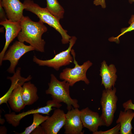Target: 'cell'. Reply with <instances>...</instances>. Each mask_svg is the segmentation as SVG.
Here are the masks:
<instances>
[{"mask_svg":"<svg viewBox=\"0 0 134 134\" xmlns=\"http://www.w3.org/2000/svg\"><path fill=\"white\" fill-rule=\"evenodd\" d=\"M71 54L73 57L75 66L73 68L67 67L64 69L60 74V78L68 82L70 86H72L76 82L80 81H83L86 84H89L90 81L87 77L86 72L92 63L88 61L80 65L75 60V54L73 49H72Z\"/></svg>","mask_w":134,"mask_h":134,"instance_id":"cell-4","label":"cell"},{"mask_svg":"<svg viewBox=\"0 0 134 134\" xmlns=\"http://www.w3.org/2000/svg\"><path fill=\"white\" fill-rule=\"evenodd\" d=\"M48 88L45 91L46 94L51 95L53 100L60 103L63 102L67 105L68 110H71L72 106L78 108L79 105L77 100L72 99L69 94V83L65 80L60 81L53 74L51 75L50 82L48 83Z\"/></svg>","mask_w":134,"mask_h":134,"instance_id":"cell-3","label":"cell"},{"mask_svg":"<svg viewBox=\"0 0 134 134\" xmlns=\"http://www.w3.org/2000/svg\"><path fill=\"white\" fill-rule=\"evenodd\" d=\"M116 89H108L103 90L100 100L102 107L100 116L105 124L108 127L112 124L114 114L117 109L118 98L116 94Z\"/></svg>","mask_w":134,"mask_h":134,"instance_id":"cell-5","label":"cell"},{"mask_svg":"<svg viewBox=\"0 0 134 134\" xmlns=\"http://www.w3.org/2000/svg\"><path fill=\"white\" fill-rule=\"evenodd\" d=\"M62 105L60 103L52 100L47 101L45 106L38 107L36 109H32L26 112L16 114L13 112L5 114L4 116L7 122L12 126L16 127L18 126L20 120L23 118L28 115L36 113H41L47 115H49V113L53 109L52 107L60 108Z\"/></svg>","mask_w":134,"mask_h":134,"instance_id":"cell-8","label":"cell"},{"mask_svg":"<svg viewBox=\"0 0 134 134\" xmlns=\"http://www.w3.org/2000/svg\"><path fill=\"white\" fill-rule=\"evenodd\" d=\"M120 125L118 124L112 128L105 131H98L93 133V134H120Z\"/></svg>","mask_w":134,"mask_h":134,"instance_id":"cell-22","label":"cell"},{"mask_svg":"<svg viewBox=\"0 0 134 134\" xmlns=\"http://www.w3.org/2000/svg\"><path fill=\"white\" fill-rule=\"evenodd\" d=\"M31 134H45L44 129L40 125L35 129Z\"/></svg>","mask_w":134,"mask_h":134,"instance_id":"cell-24","label":"cell"},{"mask_svg":"<svg viewBox=\"0 0 134 134\" xmlns=\"http://www.w3.org/2000/svg\"><path fill=\"white\" fill-rule=\"evenodd\" d=\"M22 86L19 85L14 90L8 101L12 109L15 112H20L26 106L22 97Z\"/></svg>","mask_w":134,"mask_h":134,"instance_id":"cell-18","label":"cell"},{"mask_svg":"<svg viewBox=\"0 0 134 134\" xmlns=\"http://www.w3.org/2000/svg\"><path fill=\"white\" fill-rule=\"evenodd\" d=\"M0 129V134H6L7 131V129L5 126H1Z\"/></svg>","mask_w":134,"mask_h":134,"instance_id":"cell-27","label":"cell"},{"mask_svg":"<svg viewBox=\"0 0 134 134\" xmlns=\"http://www.w3.org/2000/svg\"><path fill=\"white\" fill-rule=\"evenodd\" d=\"M100 75L101 76V85H103L105 89H110L114 87L117 76L116 74V69L113 64L108 66L104 61L101 63Z\"/></svg>","mask_w":134,"mask_h":134,"instance_id":"cell-14","label":"cell"},{"mask_svg":"<svg viewBox=\"0 0 134 134\" xmlns=\"http://www.w3.org/2000/svg\"><path fill=\"white\" fill-rule=\"evenodd\" d=\"M0 24L5 30V42L2 50L0 53V65H2L3 59L9 45L14 39L17 37L21 30L20 21L12 22L8 19L0 22Z\"/></svg>","mask_w":134,"mask_h":134,"instance_id":"cell-11","label":"cell"},{"mask_svg":"<svg viewBox=\"0 0 134 134\" xmlns=\"http://www.w3.org/2000/svg\"><path fill=\"white\" fill-rule=\"evenodd\" d=\"M129 24L130 26L127 28L122 29L121 30V33L117 37H113V39L116 42H119V37L126 33L134 30V15H132L129 21Z\"/></svg>","mask_w":134,"mask_h":134,"instance_id":"cell-21","label":"cell"},{"mask_svg":"<svg viewBox=\"0 0 134 134\" xmlns=\"http://www.w3.org/2000/svg\"><path fill=\"white\" fill-rule=\"evenodd\" d=\"M47 10L58 20L64 17L65 10L58 0H46Z\"/></svg>","mask_w":134,"mask_h":134,"instance_id":"cell-19","label":"cell"},{"mask_svg":"<svg viewBox=\"0 0 134 134\" xmlns=\"http://www.w3.org/2000/svg\"><path fill=\"white\" fill-rule=\"evenodd\" d=\"M37 92V88L30 81L24 83L22 86V94L26 105H32L38 100L39 97Z\"/></svg>","mask_w":134,"mask_h":134,"instance_id":"cell-17","label":"cell"},{"mask_svg":"<svg viewBox=\"0 0 134 134\" xmlns=\"http://www.w3.org/2000/svg\"><path fill=\"white\" fill-rule=\"evenodd\" d=\"M93 3L96 6L100 5L103 8L106 7L105 0H94Z\"/></svg>","mask_w":134,"mask_h":134,"instance_id":"cell-25","label":"cell"},{"mask_svg":"<svg viewBox=\"0 0 134 134\" xmlns=\"http://www.w3.org/2000/svg\"><path fill=\"white\" fill-rule=\"evenodd\" d=\"M20 21L21 30L17 36L18 40L29 43L37 51L44 52L45 42L42 36L47 31L44 23L40 20L33 21L27 16H24Z\"/></svg>","mask_w":134,"mask_h":134,"instance_id":"cell-1","label":"cell"},{"mask_svg":"<svg viewBox=\"0 0 134 134\" xmlns=\"http://www.w3.org/2000/svg\"><path fill=\"white\" fill-rule=\"evenodd\" d=\"M34 50V48L32 46L26 45L23 42L18 41L14 43L6 52L3 59V61L7 60L10 63L7 71L10 73L14 74L20 58L27 53Z\"/></svg>","mask_w":134,"mask_h":134,"instance_id":"cell-7","label":"cell"},{"mask_svg":"<svg viewBox=\"0 0 134 134\" xmlns=\"http://www.w3.org/2000/svg\"><path fill=\"white\" fill-rule=\"evenodd\" d=\"M77 39L76 36H71L68 48L56 55L51 59L42 60L38 59L34 55L33 56V61L39 66L52 67L58 71L61 67L68 65L73 61V56L71 55V51Z\"/></svg>","mask_w":134,"mask_h":134,"instance_id":"cell-6","label":"cell"},{"mask_svg":"<svg viewBox=\"0 0 134 134\" xmlns=\"http://www.w3.org/2000/svg\"><path fill=\"white\" fill-rule=\"evenodd\" d=\"M39 113L34 114L33 115V120L32 124L29 126L25 128V130L20 133H15L19 134H30L36 128L41 125L49 117L48 115L43 116Z\"/></svg>","mask_w":134,"mask_h":134,"instance_id":"cell-20","label":"cell"},{"mask_svg":"<svg viewBox=\"0 0 134 134\" xmlns=\"http://www.w3.org/2000/svg\"><path fill=\"white\" fill-rule=\"evenodd\" d=\"M1 4L5 10L8 19L13 22L20 21L24 17L23 3L20 0H1Z\"/></svg>","mask_w":134,"mask_h":134,"instance_id":"cell-13","label":"cell"},{"mask_svg":"<svg viewBox=\"0 0 134 134\" xmlns=\"http://www.w3.org/2000/svg\"><path fill=\"white\" fill-rule=\"evenodd\" d=\"M21 68H17L13 75L11 77H8L7 78L11 82V86L7 92L0 98V104L4 103H7L9 97L14 90L19 85L23 86L24 83L30 81L32 79L31 75L25 78L21 76Z\"/></svg>","mask_w":134,"mask_h":134,"instance_id":"cell-15","label":"cell"},{"mask_svg":"<svg viewBox=\"0 0 134 134\" xmlns=\"http://www.w3.org/2000/svg\"><path fill=\"white\" fill-rule=\"evenodd\" d=\"M129 2L131 3L132 4L133 2H134V0H128Z\"/></svg>","mask_w":134,"mask_h":134,"instance_id":"cell-28","label":"cell"},{"mask_svg":"<svg viewBox=\"0 0 134 134\" xmlns=\"http://www.w3.org/2000/svg\"><path fill=\"white\" fill-rule=\"evenodd\" d=\"M124 111H125L128 109H131L134 110V104L132 102L131 99H130L122 104Z\"/></svg>","mask_w":134,"mask_h":134,"instance_id":"cell-23","label":"cell"},{"mask_svg":"<svg viewBox=\"0 0 134 134\" xmlns=\"http://www.w3.org/2000/svg\"><path fill=\"white\" fill-rule=\"evenodd\" d=\"M25 9L35 14L39 20L53 28L61 34L62 44L69 43L71 36L67 33L60 23L59 20L51 13L46 7L42 8L32 0H25L23 2Z\"/></svg>","mask_w":134,"mask_h":134,"instance_id":"cell-2","label":"cell"},{"mask_svg":"<svg viewBox=\"0 0 134 134\" xmlns=\"http://www.w3.org/2000/svg\"><path fill=\"white\" fill-rule=\"evenodd\" d=\"M64 126L65 134H83V126L81 118V111L78 108H72L66 114Z\"/></svg>","mask_w":134,"mask_h":134,"instance_id":"cell-10","label":"cell"},{"mask_svg":"<svg viewBox=\"0 0 134 134\" xmlns=\"http://www.w3.org/2000/svg\"><path fill=\"white\" fill-rule=\"evenodd\" d=\"M66 119V114L64 111L57 108L41 125L45 134H57L64 126Z\"/></svg>","mask_w":134,"mask_h":134,"instance_id":"cell-9","label":"cell"},{"mask_svg":"<svg viewBox=\"0 0 134 134\" xmlns=\"http://www.w3.org/2000/svg\"><path fill=\"white\" fill-rule=\"evenodd\" d=\"M80 111L83 127L92 133L97 131L99 127L105 126L102 118L97 112L92 111L88 107L82 109Z\"/></svg>","mask_w":134,"mask_h":134,"instance_id":"cell-12","label":"cell"},{"mask_svg":"<svg viewBox=\"0 0 134 134\" xmlns=\"http://www.w3.org/2000/svg\"><path fill=\"white\" fill-rule=\"evenodd\" d=\"M0 22L5 21L7 19V17L6 16V15L5 14V12L3 7L0 4Z\"/></svg>","mask_w":134,"mask_h":134,"instance_id":"cell-26","label":"cell"},{"mask_svg":"<svg viewBox=\"0 0 134 134\" xmlns=\"http://www.w3.org/2000/svg\"><path fill=\"white\" fill-rule=\"evenodd\" d=\"M134 117V112L132 110L128 109L126 111H120L116 123L120 125V134H132L133 127L132 121Z\"/></svg>","mask_w":134,"mask_h":134,"instance_id":"cell-16","label":"cell"},{"mask_svg":"<svg viewBox=\"0 0 134 134\" xmlns=\"http://www.w3.org/2000/svg\"><path fill=\"white\" fill-rule=\"evenodd\" d=\"M1 0H0V1H1Z\"/></svg>","mask_w":134,"mask_h":134,"instance_id":"cell-29","label":"cell"}]
</instances>
